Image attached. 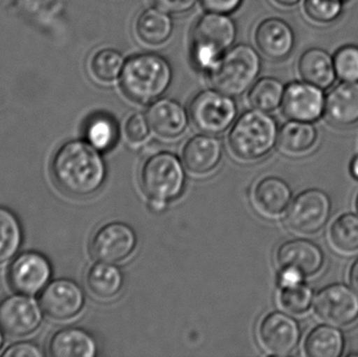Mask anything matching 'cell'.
<instances>
[{
	"label": "cell",
	"instance_id": "cell-1",
	"mask_svg": "<svg viewBox=\"0 0 358 357\" xmlns=\"http://www.w3.org/2000/svg\"><path fill=\"white\" fill-rule=\"evenodd\" d=\"M52 178L62 192L86 197L100 190L106 180V165L99 150L83 140H69L52 157Z\"/></svg>",
	"mask_w": 358,
	"mask_h": 357
},
{
	"label": "cell",
	"instance_id": "cell-2",
	"mask_svg": "<svg viewBox=\"0 0 358 357\" xmlns=\"http://www.w3.org/2000/svg\"><path fill=\"white\" fill-rule=\"evenodd\" d=\"M173 80L167 59L157 54H140L126 61L120 81L125 96L138 104H149L164 96Z\"/></svg>",
	"mask_w": 358,
	"mask_h": 357
},
{
	"label": "cell",
	"instance_id": "cell-3",
	"mask_svg": "<svg viewBox=\"0 0 358 357\" xmlns=\"http://www.w3.org/2000/svg\"><path fill=\"white\" fill-rule=\"evenodd\" d=\"M279 130L275 119L266 111L252 109L240 115L229 134V146L237 159L258 161L277 144Z\"/></svg>",
	"mask_w": 358,
	"mask_h": 357
},
{
	"label": "cell",
	"instance_id": "cell-4",
	"mask_svg": "<svg viewBox=\"0 0 358 357\" xmlns=\"http://www.w3.org/2000/svg\"><path fill=\"white\" fill-rule=\"evenodd\" d=\"M237 38L235 21L227 14H204L192 31V57L198 68L210 71Z\"/></svg>",
	"mask_w": 358,
	"mask_h": 357
},
{
	"label": "cell",
	"instance_id": "cell-5",
	"mask_svg": "<svg viewBox=\"0 0 358 357\" xmlns=\"http://www.w3.org/2000/svg\"><path fill=\"white\" fill-rule=\"evenodd\" d=\"M260 71L258 52L252 45L239 44L227 50L210 71V83L215 89L235 98L254 85Z\"/></svg>",
	"mask_w": 358,
	"mask_h": 357
},
{
	"label": "cell",
	"instance_id": "cell-6",
	"mask_svg": "<svg viewBox=\"0 0 358 357\" xmlns=\"http://www.w3.org/2000/svg\"><path fill=\"white\" fill-rule=\"evenodd\" d=\"M141 186L151 199L178 198L185 186V173L178 157L170 152L149 157L141 171Z\"/></svg>",
	"mask_w": 358,
	"mask_h": 357
},
{
	"label": "cell",
	"instance_id": "cell-7",
	"mask_svg": "<svg viewBox=\"0 0 358 357\" xmlns=\"http://www.w3.org/2000/svg\"><path fill=\"white\" fill-rule=\"evenodd\" d=\"M189 113L199 131L216 136L233 125L237 119L238 107L233 96L214 88L196 94L189 104Z\"/></svg>",
	"mask_w": 358,
	"mask_h": 357
},
{
	"label": "cell",
	"instance_id": "cell-8",
	"mask_svg": "<svg viewBox=\"0 0 358 357\" xmlns=\"http://www.w3.org/2000/svg\"><path fill=\"white\" fill-rule=\"evenodd\" d=\"M330 197L319 189H310L296 197L288 207L287 220L290 228L301 234L320 232L331 215Z\"/></svg>",
	"mask_w": 358,
	"mask_h": 357
},
{
	"label": "cell",
	"instance_id": "cell-9",
	"mask_svg": "<svg viewBox=\"0 0 358 357\" xmlns=\"http://www.w3.org/2000/svg\"><path fill=\"white\" fill-rule=\"evenodd\" d=\"M52 275V265L45 256L37 252H24L13 260L8 281L16 293L33 296L45 289Z\"/></svg>",
	"mask_w": 358,
	"mask_h": 357
},
{
	"label": "cell",
	"instance_id": "cell-10",
	"mask_svg": "<svg viewBox=\"0 0 358 357\" xmlns=\"http://www.w3.org/2000/svg\"><path fill=\"white\" fill-rule=\"evenodd\" d=\"M317 316L336 326H348L358 319V293L344 284L322 289L313 300Z\"/></svg>",
	"mask_w": 358,
	"mask_h": 357
},
{
	"label": "cell",
	"instance_id": "cell-11",
	"mask_svg": "<svg viewBox=\"0 0 358 357\" xmlns=\"http://www.w3.org/2000/svg\"><path fill=\"white\" fill-rule=\"evenodd\" d=\"M40 303L27 295L10 296L0 301V329L13 337L35 333L43 316Z\"/></svg>",
	"mask_w": 358,
	"mask_h": 357
},
{
	"label": "cell",
	"instance_id": "cell-12",
	"mask_svg": "<svg viewBox=\"0 0 358 357\" xmlns=\"http://www.w3.org/2000/svg\"><path fill=\"white\" fill-rule=\"evenodd\" d=\"M136 245L138 236L131 226L123 222H111L94 234L90 249L98 261L115 264L129 258Z\"/></svg>",
	"mask_w": 358,
	"mask_h": 357
},
{
	"label": "cell",
	"instance_id": "cell-13",
	"mask_svg": "<svg viewBox=\"0 0 358 357\" xmlns=\"http://www.w3.org/2000/svg\"><path fill=\"white\" fill-rule=\"evenodd\" d=\"M259 340L267 354L275 356H289L300 343V325L288 314L271 312L261 322Z\"/></svg>",
	"mask_w": 358,
	"mask_h": 357
},
{
	"label": "cell",
	"instance_id": "cell-14",
	"mask_svg": "<svg viewBox=\"0 0 358 357\" xmlns=\"http://www.w3.org/2000/svg\"><path fill=\"white\" fill-rule=\"evenodd\" d=\"M39 303L42 310L50 319L69 320L83 309L85 295L75 281L58 279L46 285L40 295Z\"/></svg>",
	"mask_w": 358,
	"mask_h": 357
},
{
	"label": "cell",
	"instance_id": "cell-15",
	"mask_svg": "<svg viewBox=\"0 0 358 357\" xmlns=\"http://www.w3.org/2000/svg\"><path fill=\"white\" fill-rule=\"evenodd\" d=\"M325 104L324 89L304 81L286 86L281 106L288 119L313 123L325 115Z\"/></svg>",
	"mask_w": 358,
	"mask_h": 357
},
{
	"label": "cell",
	"instance_id": "cell-16",
	"mask_svg": "<svg viewBox=\"0 0 358 357\" xmlns=\"http://www.w3.org/2000/svg\"><path fill=\"white\" fill-rule=\"evenodd\" d=\"M255 39L260 52L275 61L287 58L296 45L294 29L280 18L263 20L257 27Z\"/></svg>",
	"mask_w": 358,
	"mask_h": 357
},
{
	"label": "cell",
	"instance_id": "cell-17",
	"mask_svg": "<svg viewBox=\"0 0 358 357\" xmlns=\"http://www.w3.org/2000/svg\"><path fill=\"white\" fill-rule=\"evenodd\" d=\"M324 256L315 243L305 239L286 241L278 249L277 261L281 268H294L304 277L313 276L323 268Z\"/></svg>",
	"mask_w": 358,
	"mask_h": 357
},
{
	"label": "cell",
	"instance_id": "cell-18",
	"mask_svg": "<svg viewBox=\"0 0 358 357\" xmlns=\"http://www.w3.org/2000/svg\"><path fill=\"white\" fill-rule=\"evenodd\" d=\"M151 129L164 138H176L187 129L189 115L185 107L172 99H157L147 110Z\"/></svg>",
	"mask_w": 358,
	"mask_h": 357
},
{
	"label": "cell",
	"instance_id": "cell-19",
	"mask_svg": "<svg viewBox=\"0 0 358 357\" xmlns=\"http://www.w3.org/2000/svg\"><path fill=\"white\" fill-rule=\"evenodd\" d=\"M220 140L213 134H199L187 140L182 151L185 168L191 173L204 175L216 169L222 159Z\"/></svg>",
	"mask_w": 358,
	"mask_h": 357
},
{
	"label": "cell",
	"instance_id": "cell-20",
	"mask_svg": "<svg viewBox=\"0 0 358 357\" xmlns=\"http://www.w3.org/2000/svg\"><path fill=\"white\" fill-rule=\"evenodd\" d=\"M325 115L338 127L358 123V82H342L326 96Z\"/></svg>",
	"mask_w": 358,
	"mask_h": 357
},
{
	"label": "cell",
	"instance_id": "cell-21",
	"mask_svg": "<svg viewBox=\"0 0 358 357\" xmlns=\"http://www.w3.org/2000/svg\"><path fill=\"white\" fill-rule=\"evenodd\" d=\"M98 352L96 340L81 328H65L55 333L48 344V354L54 357H94Z\"/></svg>",
	"mask_w": 358,
	"mask_h": 357
},
{
	"label": "cell",
	"instance_id": "cell-22",
	"mask_svg": "<svg viewBox=\"0 0 358 357\" xmlns=\"http://www.w3.org/2000/svg\"><path fill=\"white\" fill-rule=\"evenodd\" d=\"M254 203L263 215L275 217L289 205L292 192L287 182L279 177H266L255 187Z\"/></svg>",
	"mask_w": 358,
	"mask_h": 357
},
{
	"label": "cell",
	"instance_id": "cell-23",
	"mask_svg": "<svg viewBox=\"0 0 358 357\" xmlns=\"http://www.w3.org/2000/svg\"><path fill=\"white\" fill-rule=\"evenodd\" d=\"M299 73L307 83L322 89L331 87L336 82L334 57L319 48H313L303 52L299 60Z\"/></svg>",
	"mask_w": 358,
	"mask_h": 357
},
{
	"label": "cell",
	"instance_id": "cell-24",
	"mask_svg": "<svg viewBox=\"0 0 358 357\" xmlns=\"http://www.w3.org/2000/svg\"><path fill=\"white\" fill-rule=\"evenodd\" d=\"M86 282L90 293L96 298L113 299L123 289V272L113 263L99 261L88 270Z\"/></svg>",
	"mask_w": 358,
	"mask_h": 357
},
{
	"label": "cell",
	"instance_id": "cell-25",
	"mask_svg": "<svg viewBox=\"0 0 358 357\" xmlns=\"http://www.w3.org/2000/svg\"><path fill=\"white\" fill-rule=\"evenodd\" d=\"M173 31V20L168 13L157 8L145 10L136 21V33L145 43L161 45Z\"/></svg>",
	"mask_w": 358,
	"mask_h": 357
},
{
	"label": "cell",
	"instance_id": "cell-26",
	"mask_svg": "<svg viewBox=\"0 0 358 357\" xmlns=\"http://www.w3.org/2000/svg\"><path fill=\"white\" fill-rule=\"evenodd\" d=\"M317 140V130L313 123L290 119L279 131V145L284 152L300 154L310 150Z\"/></svg>",
	"mask_w": 358,
	"mask_h": 357
},
{
	"label": "cell",
	"instance_id": "cell-27",
	"mask_svg": "<svg viewBox=\"0 0 358 357\" xmlns=\"http://www.w3.org/2000/svg\"><path fill=\"white\" fill-rule=\"evenodd\" d=\"M345 348V337L336 327H317L309 333L305 352L309 357H340Z\"/></svg>",
	"mask_w": 358,
	"mask_h": 357
},
{
	"label": "cell",
	"instance_id": "cell-28",
	"mask_svg": "<svg viewBox=\"0 0 358 357\" xmlns=\"http://www.w3.org/2000/svg\"><path fill=\"white\" fill-rule=\"evenodd\" d=\"M22 240L20 220L8 207H0V264L6 263L18 254Z\"/></svg>",
	"mask_w": 358,
	"mask_h": 357
},
{
	"label": "cell",
	"instance_id": "cell-29",
	"mask_svg": "<svg viewBox=\"0 0 358 357\" xmlns=\"http://www.w3.org/2000/svg\"><path fill=\"white\" fill-rule=\"evenodd\" d=\"M285 86L275 78H262L255 82L248 94V101L255 109L259 110H275L281 106Z\"/></svg>",
	"mask_w": 358,
	"mask_h": 357
},
{
	"label": "cell",
	"instance_id": "cell-30",
	"mask_svg": "<svg viewBox=\"0 0 358 357\" xmlns=\"http://www.w3.org/2000/svg\"><path fill=\"white\" fill-rule=\"evenodd\" d=\"M86 138L99 151H107L115 146L119 136L117 123L106 115L92 117L86 126Z\"/></svg>",
	"mask_w": 358,
	"mask_h": 357
},
{
	"label": "cell",
	"instance_id": "cell-31",
	"mask_svg": "<svg viewBox=\"0 0 358 357\" xmlns=\"http://www.w3.org/2000/svg\"><path fill=\"white\" fill-rule=\"evenodd\" d=\"M125 63V58L119 50L105 48L92 57L90 69L99 81L110 83L121 77Z\"/></svg>",
	"mask_w": 358,
	"mask_h": 357
},
{
	"label": "cell",
	"instance_id": "cell-32",
	"mask_svg": "<svg viewBox=\"0 0 358 357\" xmlns=\"http://www.w3.org/2000/svg\"><path fill=\"white\" fill-rule=\"evenodd\" d=\"M332 245L342 252H355L358 249V216L345 214L336 220L330 228Z\"/></svg>",
	"mask_w": 358,
	"mask_h": 357
},
{
	"label": "cell",
	"instance_id": "cell-33",
	"mask_svg": "<svg viewBox=\"0 0 358 357\" xmlns=\"http://www.w3.org/2000/svg\"><path fill=\"white\" fill-rule=\"evenodd\" d=\"M313 291L308 285L301 283L296 286L282 289L280 303L290 314H301L306 312L313 304Z\"/></svg>",
	"mask_w": 358,
	"mask_h": 357
},
{
	"label": "cell",
	"instance_id": "cell-34",
	"mask_svg": "<svg viewBox=\"0 0 358 357\" xmlns=\"http://www.w3.org/2000/svg\"><path fill=\"white\" fill-rule=\"evenodd\" d=\"M306 16L317 24H330L343 13L342 0H305Z\"/></svg>",
	"mask_w": 358,
	"mask_h": 357
},
{
	"label": "cell",
	"instance_id": "cell-35",
	"mask_svg": "<svg viewBox=\"0 0 358 357\" xmlns=\"http://www.w3.org/2000/svg\"><path fill=\"white\" fill-rule=\"evenodd\" d=\"M336 77L342 82H358V46L349 44L336 50L334 56Z\"/></svg>",
	"mask_w": 358,
	"mask_h": 357
},
{
	"label": "cell",
	"instance_id": "cell-36",
	"mask_svg": "<svg viewBox=\"0 0 358 357\" xmlns=\"http://www.w3.org/2000/svg\"><path fill=\"white\" fill-rule=\"evenodd\" d=\"M149 130H150V125L148 119L142 113L131 115L125 124L126 138L134 144L144 142L148 138Z\"/></svg>",
	"mask_w": 358,
	"mask_h": 357
},
{
	"label": "cell",
	"instance_id": "cell-37",
	"mask_svg": "<svg viewBox=\"0 0 358 357\" xmlns=\"http://www.w3.org/2000/svg\"><path fill=\"white\" fill-rule=\"evenodd\" d=\"M155 6L168 14H183L189 12L198 0H152Z\"/></svg>",
	"mask_w": 358,
	"mask_h": 357
},
{
	"label": "cell",
	"instance_id": "cell-38",
	"mask_svg": "<svg viewBox=\"0 0 358 357\" xmlns=\"http://www.w3.org/2000/svg\"><path fill=\"white\" fill-rule=\"evenodd\" d=\"M4 357H41L43 352L40 349L39 346L31 342H22V343L14 344L10 346L6 351L2 354Z\"/></svg>",
	"mask_w": 358,
	"mask_h": 357
},
{
	"label": "cell",
	"instance_id": "cell-39",
	"mask_svg": "<svg viewBox=\"0 0 358 357\" xmlns=\"http://www.w3.org/2000/svg\"><path fill=\"white\" fill-rule=\"evenodd\" d=\"M243 0H200L204 10L218 14H231L241 6Z\"/></svg>",
	"mask_w": 358,
	"mask_h": 357
},
{
	"label": "cell",
	"instance_id": "cell-40",
	"mask_svg": "<svg viewBox=\"0 0 358 357\" xmlns=\"http://www.w3.org/2000/svg\"><path fill=\"white\" fill-rule=\"evenodd\" d=\"M304 280V276L294 268H281L279 275L280 289H288L301 284Z\"/></svg>",
	"mask_w": 358,
	"mask_h": 357
},
{
	"label": "cell",
	"instance_id": "cell-41",
	"mask_svg": "<svg viewBox=\"0 0 358 357\" xmlns=\"http://www.w3.org/2000/svg\"><path fill=\"white\" fill-rule=\"evenodd\" d=\"M168 201H161V199H151L149 203V207L155 213H162L167 209Z\"/></svg>",
	"mask_w": 358,
	"mask_h": 357
},
{
	"label": "cell",
	"instance_id": "cell-42",
	"mask_svg": "<svg viewBox=\"0 0 358 357\" xmlns=\"http://www.w3.org/2000/svg\"><path fill=\"white\" fill-rule=\"evenodd\" d=\"M349 279H350L351 287L358 293V259L351 268Z\"/></svg>",
	"mask_w": 358,
	"mask_h": 357
},
{
	"label": "cell",
	"instance_id": "cell-43",
	"mask_svg": "<svg viewBox=\"0 0 358 357\" xmlns=\"http://www.w3.org/2000/svg\"><path fill=\"white\" fill-rule=\"evenodd\" d=\"M275 1L282 6H294L298 4L301 0H275Z\"/></svg>",
	"mask_w": 358,
	"mask_h": 357
},
{
	"label": "cell",
	"instance_id": "cell-44",
	"mask_svg": "<svg viewBox=\"0 0 358 357\" xmlns=\"http://www.w3.org/2000/svg\"><path fill=\"white\" fill-rule=\"evenodd\" d=\"M351 173L358 180V156L355 157V161H352V165H351Z\"/></svg>",
	"mask_w": 358,
	"mask_h": 357
},
{
	"label": "cell",
	"instance_id": "cell-45",
	"mask_svg": "<svg viewBox=\"0 0 358 357\" xmlns=\"http://www.w3.org/2000/svg\"><path fill=\"white\" fill-rule=\"evenodd\" d=\"M1 329H0V349H1L2 345H3V335H2Z\"/></svg>",
	"mask_w": 358,
	"mask_h": 357
},
{
	"label": "cell",
	"instance_id": "cell-46",
	"mask_svg": "<svg viewBox=\"0 0 358 357\" xmlns=\"http://www.w3.org/2000/svg\"><path fill=\"white\" fill-rule=\"evenodd\" d=\"M357 212H358V197H357Z\"/></svg>",
	"mask_w": 358,
	"mask_h": 357
}]
</instances>
